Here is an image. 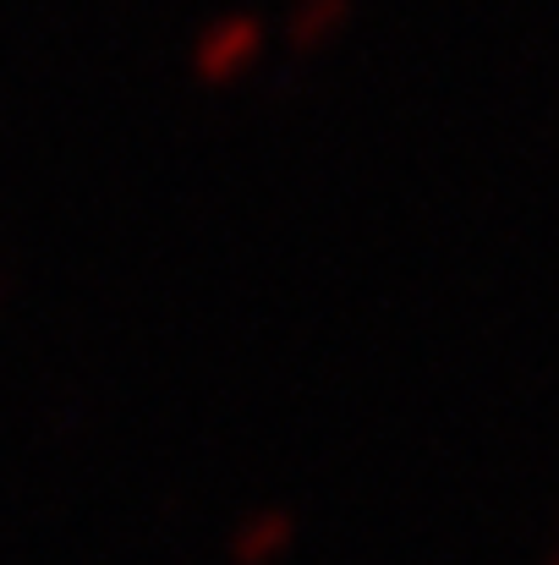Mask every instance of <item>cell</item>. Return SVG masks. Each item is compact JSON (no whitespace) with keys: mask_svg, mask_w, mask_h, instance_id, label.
Returning <instances> with one entry per match:
<instances>
[{"mask_svg":"<svg viewBox=\"0 0 559 565\" xmlns=\"http://www.w3.org/2000/svg\"><path fill=\"white\" fill-rule=\"evenodd\" d=\"M264 44H269V22L252 17V11H230V17H219V22H208L197 33V44H192V77L203 88H230V83H241L258 66Z\"/></svg>","mask_w":559,"mask_h":565,"instance_id":"1","label":"cell"},{"mask_svg":"<svg viewBox=\"0 0 559 565\" xmlns=\"http://www.w3.org/2000/svg\"><path fill=\"white\" fill-rule=\"evenodd\" d=\"M286 539H291V522H286V516H275V511H269V516H258V522H252V533H247V539H241V544H236V550H241V555H247V561H252V555H258V550H275V544H280V550H286Z\"/></svg>","mask_w":559,"mask_h":565,"instance_id":"3","label":"cell"},{"mask_svg":"<svg viewBox=\"0 0 559 565\" xmlns=\"http://www.w3.org/2000/svg\"><path fill=\"white\" fill-rule=\"evenodd\" d=\"M357 17V0H297L286 17V50L291 55H324Z\"/></svg>","mask_w":559,"mask_h":565,"instance_id":"2","label":"cell"}]
</instances>
